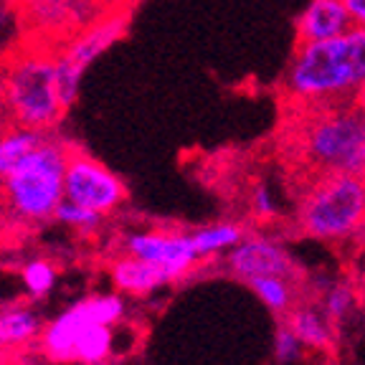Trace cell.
Listing matches in <instances>:
<instances>
[{
  "label": "cell",
  "mask_w": 365,
  "mask_h": 365,
  "mask_svg": "<svg viewBox=\"0 0 365 365\" xmlns=\"http://www.w3.org/2000/svg\"><path fill=\"white\" fill-rule=\"evenodd\" d=\"M112 325H86L76 340V360L84 365H102L112 355Z\"/></svg>",
  "instance_id": "ac0fdd59"
},
{
  "label": "cell",
  "mask_w": 365,
  "mask_h": 365,
  "mask_svg": "<svg viewBox=\"0 0 365 365\" xmlns=\"http://www.w3.org/2000/svg\"><path fill=\"white\" fill-rule=\"evenodd\" d=\"M8 125H11V117H8V109H6V104H3V99H0V132L6 130Z\"/></svg>",
  "instance_id": "83f0119b"
},
{
  "label": "cell",
  "mask_w": 365,
  "mask_h": 365,
  "mask_svg": "<svg viewBox=\"0 0 365 365\" xmlns=\"http://www.w3.org/2000/svg\"><path fill=\"white\" fill-rule=\"evenodd\" d=\"M289 327L297 332V337H299L304 345H309V348L330 350V345H332L330 325H327V319L319 312H314V309H309V307L294 309L289 317Z\"/></svg>",
  "instance_id": "2e32d148"
},
{
  "label": "cell",
  "mask_w": 365,
  "mask_h": 365,
  "mask_svg": "<svg viewBox=\"0 0 365 365\" xmlns=\"http://www.w3.org/2000/svg\"><path fill=\"white\" fill-rule=\"evenodd\" d=\"M353 26L355 23L342 0H309V6L297 18L294 46L335 38Z\"/></svg>",
  "instance_id": "8fae6325"
},
{
  "label": "cell",
  "mask_w": 365,
  "mask_h": 365,
  "mask_svg": "<svg viewBox=\"0 0 365 365\" xmlns=\"http://www.w3.org/2000/svg\"><path fill=\"white\" fill-rule=\"evenodd\" d=\"M53 221L71 228V231H79V234H94V231L102 226L104 216L97 211H91V208H84V205L74 203V200L63 198L61 203H58L56 213H53Z\"/></svg>",
  "instance_id": "ffe728a7"
},
{
  "label": "cell",
  "mask_w": 365,
  "mask_h": 365,
  "mask_svg": "<svg viewBox=\"0 0 365 365\" xmlns=\"http://www.w3.org/2000/svg\"><path fill=\"white\" fill-rule=\"evenodd\" d=\"M16 11L31 43L53 51L107 13L97 0H16Z\"/></svg>",
  "instance_id": "8992f818"
},
{
  "label": "cell",
  "mask_w": 365,
  "mask_h": 365,
  "mask_svg": "<svg viewBox=\"0 0 365 365\" xmlns=\"http://www.w3.org/2000/svg\"><path fill=\"white\" fill-rule=\"evenodd\" d=\"M363 153H365V137H363Z\"/></svg>",
  "instance_id": "f1b7e54d"
},
{
  "label": "cell",
  "mask_w": 365,
  "mask_h": 365,
  "mask_svg": "<svg viewBox=\"0 0 365 365\" xmlns=\"http://www.w3.org/2000/svg\"><path fill=\"white\" fill-rule=\"evenodd\" d=\"M193 236V244L198 249L200 257H211V254H218V251L234 249L236 244L244 241V228L239 223H211V226L198 228Z\"/></svg>",
  "instance_id": "e0dca14e"
},
{
  "label": "cell",
  "mask_w": 365,
  "mask_h": 365,
  "mask_svg": "<svg viewBox=\"0 0 365 365\" xmlns=\"http://www.w3.org/2000/svg\"><path fill=\"white\" fill-rule=\"evenodd\" d=\"M228 267L236 277L249 282L251 277H284V279H294L297 267L289 259L284 249L279 244H274L269 239H244L241 244H236L228 254Z\"/></svg>",
  "instance_id": "30bf717a"
},
{
  "label": "cell",
  "mask_w": 365,
  "mask_h": 365,
  "mask_svg": "<svg viewBox=\"0 0 365 365\" xmlns=\"http://www.w3.org/2000/svg\"><path fill=\"white\" fill-rule=\"evenodd\" d=\"M127 26H130V8H125V11H109L99 21L86 26L84 31H79L71 41H66L61 48H56L63 94H66L71 107H74L76 97H79L81 79L89 71V66L99 56H104L127 34Z\"/></svg>",
  "instance_id": "52a82bcc"
},
{
  "label": "cell",
  "mask_w": 365,
  "mask_h": 365,
  "mask_svg": "<svg viewBox=\"0 0 365 365\" xmlns=\"http://www.w3.org/2000/svg\"><path fill=\"white\" fill-rule=\"evenodd\" d=\"M127 254L145 262L155 264V267L165 269L173 277V282L180 279L182 274H188L198 259H203L198 254L193 244V236L185 234H170V231H140V234L127 236L125 241Z\"/></svg>",
  "instance_id": "9c48e42d"
},
{
  "label": "cell",
  "mask_w": 365,
  "mask_h": 365,
  "mask_svg": "<svg viewBox=\"0 0 365 365\" xmlns=\"http://www.w3.org/2000/svg\"><path fill=\"white\" fill-rule=\"evenodd\" d=\"M112 282L114 287L122 292V294H150L158 287L173 282V277L165 269L155 267V264L145 262V259H137L132 254L117 259L112 264Z\"/></svg>",
  "instance_id": "4fadbf2b"
},
{
  "label": "cell",
  "mask_w": 365,
  "mask_h": 365,
  "mask_svg": "<svg viewBox=\"0 0 365 365\" xmlns=\"http://www.w3.org/2000/svg\"><path fill=\"white\" fill-rule=\"evenodd\" d=\"M43 332L41 317L29 307H8L0 312V348L26 345Z\"/></svg>",
  "instance_id": "9a60e30c"
},
{
  "label": "cell",
  "mask_w": 365,
  "mask_h": 365,
  "mask_svg": "<svg viewBox=\"0 0 365 365\" xmlns=\"http://www.w3.org/2000/svg\"><path fill=\"white\" fill-rule=\"evenodd\" d=\"M251 205H254L257 216H262V218H272L274 213H277V205H274V200H272V193H269V188L264 185V182H259L257 188H254V193H251Z\"/></svg>",
  "instance_id": "cb8c5ba5"
},
{
  "label": "cell",
  "mask_w": 365,
  "mask_h": 365,
  "mask_svg": "<svg viewBox=\"0 0 365 365\" xmlns=\"http://www.w3.org/2000/svg\"><path fill=\"white\" fill-rule=\"evenodd\" d=\"M71 150L53 132L23 160L21 165L0 180V211L8 221L36 226L53 218L63 200V178Z\"/></svg>",
  "instance_id": "3957f363"
},
{
  "label": "cell",
  "mask_w": 365,
  "mask_h": 365,
  "mask_svg": "<svg viewBox=\"0 0 365 365\" xmlns=\"http://www.w3.org/2000/svg\"><path fill=\"white\" fill-rule=\"evenodd\" d=\"M246 284L254 289V294H257L269 309H274V312H287V309H289L292 297H294V289H292L289 279L264 274V277H251Z\"/></svg>",
  "instance_id": "d6986e66"
},
{
  "label": "cell",
  "mask_w": 365,
  "mask_h": 365,
  "mask_svg": "<svg viewBox=\"0 0 365 365\" xmlns=\"http://www.w3.org/2000/svg\"><path fill=\"white\" fill-rule=\"evenodd\" d=\"M86 325H94L89 317L79 309V304H71L66 312L51 319L41 332V348L43 355L53 363H74L76 360V340Z\"/></svg>",
  "instance_id": "7c38bea8"
},
{
  "label": "cell",
  "mask_w": 365,
  "mask_h": 365,
  "mask_svg": "<svg viewBox=\"0 0 365 365\" xmlns=\"http://www.w3.org/2000/svg\"><path fill=\"white\" fill-rule=\"evenodd\" d=\"M0 99L13 125L53 132L71 109L53 48L29 43L0 66Z\"/></svg>",
  "instance_id": "7a4b0ae2"
},
{
  "label": "cell",
  "mask_w": 365,
  "mask_h": 365,
  "mask_svg": "<svg viewBox=\"0 0 365 365\" xmlns=\"http://www.w3.org/2000/svg\"><path fill=\"white\" fill-rule=\"evenodd\" d=\"M304 342L297 337V332L292 327H279L277 337H274V355L279 363H294L299 355H302Z\"/></svg>",
  "instance_id": "7402d4cb"
},
{
  "label": "cell",
  "mask_w": 365,
  "mask_h": 365,
  "mask_svg": "<svg viewBox=\"0 0 365 365\" xmlns=\"http://www.w3.org/2000/svg\"><path fill=\"white\" fill-rule=\"evenodd\" d=\"M23 284H26V292H29L34 299H41L56 284V267L46 259H31V262L23 264L21 269Z\"/></svg>",
  "instance_id": "44dd1931"
},
{
  "label": "cell",
  "mask_w": 365,
  "mask_h": 365,
  "mask_svg": "<svg viewBox=\"0 0 365 365\" xmlns=\"http://www.w3.org/2000/svg\"><path fill=\"white\" fill-rule=\"evenodd\" d=\"M302 231L314 239H342L365 223V173H319L299 208Z\"/></svg>",
  "instance_id": "5b68a950"
},
{
  "label": "cell",
  "mask_w": 365,
  "mask_h": 365,
  "mask_svg": "<svg viewBox=\"0 0 365 365\" xmlns=\"http://www.w3.org/2000/svg\"><path fill=\"white\" fill-rule=\"evenodd\" d=\"M353 107H355V109H360V112L365 114V79H363V84H360V89L355 91V97H353Z\"/></svg>",
  "instance_id": "4316f807"
},
{
  "label": "cell",
  "mask_w": 365,
  "mask_h": 365,
  "mask_svg": "<svg viewBox=\"0 0 365 365\" xmlns=\"http://www.w3.org/2000/svg\"><path fill=\"white\" fill-rule=\"evenodd\" d=\"M365 79V29L353 26L335 38L297 46L282 91L294 107L353 104Z\"/></svg>",
  "instance_id": "6da1fadb"
},
{
  "label": "cell",
  "mask_w": 365,
  "mask_h": 365,
  "mask_svg": "<svg viewBox=\"0 0 365 365\" xmlns=\"http://www.w3.org/2000/svg\"><path fill=\"white\" fill-rule=\"evenodd\" d=\"M63 198L91 208L102 216H109L125 203L127 190L125 182L114 173H109L102 163L81 153H71L66 178H63Z\"/></svg>",
  "instance_id": "ba28073f"
},
{
  "label": "cell",
  "mask_w": 365,
  "mask_h": 365,
  "mask_svg": "<svg viewBox=\"0 0 365 365\" xmlns=\"http://www.w3.org/2000/svg\"><path fill=\"white\" fill-rule=\"evenodd\" d=\"M297 143L319 173H365V114L353 104L302 107Z\"/></svg>",
  "instance_id": "277c9868"
},
{
  "label": "cell",
  "mask_w": 365,
  "mask_h": 365,
  "mask_svg": "<svg viewBox=\"0 0 365 365\" xmlns=\"http://www.w3.org/2000/svg\"><path fill=\"white\" fill-rule=\"evenodd\" d=\"M342 3H345V8H348L355 26L365 29V0H342Z\"/></svg>",
  "instance_id": "d4e9b609"
},
{
  "label": "cell",
  "mask_w": 365,
  "mask_h": 365,
  "mask_svg": "<svg viewBox=\"0 0 365 365\" xmlns=\"http://www.w3.org/2000/svg\"><path fill=\"white\" fill-rule=\"evenodd\" d=\"M46 135H48V132L13 125V122L0 132V180L6 175H11L23 160L29 158V155L43 143Z\"/></svg>",
  "instance_id": "5bb4252c"
},
{
  "label": "cell",
  "mask_w": 365,
  "mask_h": 365,
  "mask_svg": "<svg viewBox=\"0 0 365 365\" xmlns=\"http://www.w3.org/2000/svg\"><path fill=\"white\" fill-rule=\"evenodd\" d=\"M353 304V292L348 287H332L325 297V317L342 319V314L348 312Z\"/></svg>",
  "instance_id": "603a6c76"
},
{
  "label": "cell",
  "mask_w": 365,
  "mask_h": 365,
  "mask_svg": "<svg viewBox=\"0 0 365 365\" xmlns=\"http://www.w3.org/2000/svg\"><path fill=\"white\" fill-rule=\"evenodd\" d=\"M99 6L104 8V11H125V8H130L135 0H97Z\"/></svg>",
  "instance_id": "484cf974"
}]
</instances>
